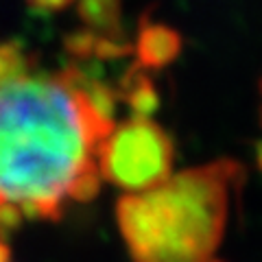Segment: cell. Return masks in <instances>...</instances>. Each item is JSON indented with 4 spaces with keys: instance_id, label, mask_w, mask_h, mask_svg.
Instances as JSON below:
<instances>
[{
    "instance_id": "obj_5",
    "label": "cell",
    "mask_w": 262,
    "mask_h": 262,
    "mask_svg": "<svg viewBox=\"0 0 262 262\" xmlns=\"http://www.w3.org/2000/svg\"><path fill=\"white\" fill-rule=\"evenodd\" d=\"M120 96L127 101L134 118L149 120L151 114H155L160 107V96H158V90H155V83L138 66H131L129 72L122 77L118 98Z\"/></svg>"
},
{
    "instance_id": "obj_6",
    "label": "cell",
    "mask_w": 262,
    "mask_h": 262,
    "mask_svg": "<svg viewBox=\"0 0 262 262\" xmlns=\"http://www.w3.org/2000/svg\"><path fill=\"white\" fill-rule=\"evenodd\" d=\"M77 11L88 31L105 37H122V0H79Z\"/></svg>"
},
{
    "instance_id": "obj_8",
    "label": "cell",
    "mask_w": 262,
    "mask_h": 262,
    "mask_svg": "<svg viewBox=\"0 0 262 262\" xmlns=\"http://www.w3.org/2000/svg\"><path fill=\"white\" fill-rule=\"evenodd\" d=\"M94 44H96V33L88 31V29L70 33L63 42L68 55L77 57V59H90V57H94Z\"/></svg>"
},
{
    "instance_id": "obj_7",
    "label": "cell",
    "mask_w": 262,
    "mask_h": 262,
    "mask_svg": "<svg viewBox=\"0 0 262 262\" xmlns=\"http://www.w3.org/2000/svg\"><path fill=\"white\" fill-rule=\"evenodd\" d=\"M29 55L20 42L0 44V83L29 75Z\"/></svg>"
},
{
    "instance_id": "obj_3",
    "label": "cell",
    "mask_w": 262,
    "mask_h": 262,
    "mask_svg": "<svg viewBox=\"0 0 262 262\" xmlns=\"http://www.w3.org/2000/svg\"><path fill=\"white\" fill-rule=\"evenodd\" d=\"M173 158V140L158 122L129 118L101 142L96 166L98 175L114 186L129 194H140L166 182Z\"/></svg>"
},
{
    "instance_id": "obj_9",
    "label": "cell",
    "mask_w": 262,
    "mask_h": 262,
    "mask_svg": "<svg viewBox=\"0 0 262 262\" xmlns=\"http://www.w3.org/2000/svg\"><path fill=\"white\" fill-rule=\"evenodd\" d=\"M75 0H27V5L35 13H55L70 7Z\"/></svg>"
},
{
    "instance_id": "obj_4",
    "label": "cell",
    "mask_w": 262,
    "mask_h": 262,
    "mask_svg": "<svg viewBox=\"0 0 262 262\" xmlns=\"http://www.w3.org/2000/svg\"><path fill=\"white\" fill-rule=\"evenodd\" d=\"M136 66L142 70H160L182 53V35L160 22H142L136 39Z\"/></svg>"
},
{
    "instance_id": "obj_1",
    "label": "cell",
    "mask_w": 262,
    "mask_h": 262,
    "mask_svg": "<svg viewBox=\"0 0 262 262\" xmlns=\"http://www.w3.org/2000/svg\"><path fill=\"white\" fill-rule=\"evenodd\" d=\"M114 129L63 75L0 83V208L59 219L98 192V146Z\"/></svg>"
},
{
    "instance_id": "obj_2",
    "label": "cell",
    "mask_w": 262,
    "mask_h": 262,
    "mask_svg": "<svg viewBox=\"0 0 262 262\" xmlns=\"http://www.w3.org/2000/svg\"><path fill=\"white\" fill-rule=\"evenodd\" d=\"M243 166L219 160L170 175L116 203L120 234L134 262H210L225 234L229 199Z\"/></svg>"
}]
</instances>
